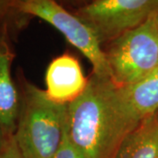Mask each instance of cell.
<instances>
[{"instance_id":"1","label":"cell","mask_w":158,"mask_h":158,"mask_svg":"<svg viewBox=\"0 0 158 158\" xmlns=\"http://www.w3.org/2000/svg\"><path fill=\"white\" fill-rule=\"evenodd\" d=\"M140 123L121 87L109 77L92 74L83 94L68 105V135L87 158H114Z\"/></svg>"},{"instance_id":"2","label":"cell","mask_w":158,"mask_h":158,"mask_svg":"<svg viewBox=\"0 0 158 158\" xmlns=\"http://www.w3.org/2000/svg\"><path fill=\"white\" fill-rule=\"evenodd\" d=\"M14 138L25 158H53L62 141L68 105L51 100L45 90L25 82Z\"/></svg>"},{"instance_id":"3","label":"cell","mask_w":158,"mask_h":158,"mask_svg":"<svg viewBox=\"0 0 158 158\" xmlns=\"http://www.w3.org/2000/svg\"><path fill=\"white\" fill-rule=\"evenodd\" d=\"M111 78L123 87L158 69V12L111 41L106 52Z\"/></svg>"},{"instance_id":"4","label":"cell","mask_w":158,"mask_h":158,"mask_svg":"<svg viewBox=\"0 0 158 158\" xmlns=\"http://www.w3.org/2000/svg\"><path fill=\"white\" fill-rule=\"evenodd\" d=\"M16 10L50 24L89 59L94 75L111 78V70L100 40L94 30L77 15L66 11L56 0H19Z\"/></svg>"},{"instance_id":"5","label":"cell","mask_w":158,"mask_h":158,"mask_svg":"<svg viewBox=\"0 0 158 158\" xmlns=\"http://www.w3.org/2000/svg\"><path fill=\"white\" fill-rule=\"evenodd\" d=\"M158 12V0H93L77 17L94 30L100 41L113 40Z\"/></svg>"},{"instance_id":"6","label":"cell","mask_w":158,"mask_h":158,"mask_svg":"<svg viewBox=\"0 0 158 158\" xmlns=\"http://www.w3.org/2000/svg\"><path fill=\"white\" fill-rule=\"evenodd\" d=\"M88 81L77 59L63 54L55 58L47 69L45 91L51 100L69 105L83 94Z\"/></svg>"},{"instance_id":"7","label":"cell","mask_w":158,"mask_h":158,"mask_svg":"<svg viewBox=\"0 0 158 158\" xmlns=\"http://www.w3.org/2000/svg\"><path fill=\"white\" fill-rule=\"evenodd\" d=\"M13 56L6 38L0 40V128L6 139L14 135L20 111V93L11 73Z\"/></svg>"},{"instance_id":"8","label":"cell","mask_w":158,"mask_h":158,"mask_svg":"<svg viewBox=\"0 0 158 158\" xmlns=\"http://www.w3.org/2000/svg\"><path fill=\"white\" fill-rule=\"evenodd\" d=\"M114 158H158V111L125 138Z\"/></svg>"},{"instance_id":"9","label":"cell","mask_w":158,"mask_h":158,"mask_svg":"<svg viewBox=\"0 0 158 158\" xmlns=\"http://www.w3.org/2000/svg\"><path fill=\"white\" fill-rule=\"evenodd\" d=\"M121 90L140 122L158 111V69L136 84L121 87Z\"/></svg>"},{"instance_id":"10","label":"cell","mask_w":158,"mask_h":158,"mask_svg":"<svg viewBox=\"0 0 158 158\" xmlns=\"http://www.w3.org/2000/svg\"><path fill=\"white\" fill-rule=\"evenodd\" d=\"M53 158H87L85 154L70 141L67 133L66 126L61 144Z\"/></svg>"},{"instance_id":"11","label":"cell","mask_w":158,"mask_h":158,"mask_svg":"<svg viewBox=\"0 0 158 158\" xmlns=\"http://www.w3.org/2000/svg\"><path fill=\"white\" fill-rule=\"evenodd\" d=\"M0 158H25L18 147L14 136H11L6 140L0 152Z\"/></svg>"},{"instance_id":"12","label":"cell","mask_w":158,"mask_h":158,"mask_svg":"<svg viewBox=\"0 0 158 158\" xmlns=\"http://www.w3.org/2000/svg\"><path fill=\"white\" fill-rule=\"evenodd\" d=\"M7 11H8L7 8L0 6V40L5 39V36H6V31H5L6 27H5V25H1V20Z\"/></svg>"},{"instance_id":"13","label":"cell","mask_w":158,"mask_h":158,"mask_svg":"<svg viewBox=\"0 0 158 158\" xmlns=\"http://www.w3.org/2000/svg\"><path fill=\"white\" fill-rule=\"evenodd\" d=\"M19 0H0V6L5 8H14L16 9V5Z\"/></svg>"},{"instance_id":"14","label":"cell","mask_w":158,"mask_h":158,"mask_svg":"<svg viewBox=\"0 0 158 158\" xmlns=\"http://www.w3.org/2000/svg\"><path fill=\"white\" fill-rule=\"evenodd\" d=\"M8 139V138H7ZM6 138L3 135V132H2V130L0 128V152H1V150H2V148H3V146H4V144H5V142H6Z\"/></svg>"}]
</instances>
